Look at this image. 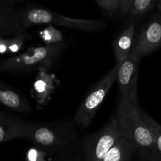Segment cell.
<instances>
[{
    "mask_svg": "<svg viewBox=\"0 0 161 161\" xmlns=\"http://www.w3.org/2000/svg\"><path fill=\"white\" fill-rule=\"evenodd\" d=\"M135 23L136 18L132 19L116 38L113 43L116 64L119 66L127 59L129 53L131 51L135 39Z\"/></svg>",
    "mask_w": 161,
    "mask_h": 161,
    "instance_id": "30bf717a",
    "label": "cell"
},
{
    "mask_svg": "<svg viewBox=\"0 0 161 161\" xmlns=\"http://www.w3.org/2000/svg\"><path fill=\"white\" fill-rule=\"evenodd\" d=\"M53 161H86L81 139H78L56 154Z\"/></svg>",
    "mask_w": 161,
    "mask_h": 161,
    "instance_id": "2e32d148",
    "label": "cell"
},
{
    "mask_svg": "<svg viewBox=\"0 0 161 161\" xmlns=\"http://www.w3.org/2000/svg\"><path fill=\"white\" fill-rule=\"evenodd\" d=\"M47 154L39 148L34 147L30 148L27 152V161H47L46 157Z\"/></svg>",
    "mask_w": 161,
    "mask_h": 161,
    "instance_id": "ffe728a7",
    "label": "cell"
},
{
    "mask_svg": "<svg viewBox=\"0 0 161 161\" xmlns=\"http://www.w3.org/2000/svg\"><path fill=\"white\" fill-rule=\"evenodd\" d=\"M161 47V19L149 20L134 39L131 52L140 58L153 53Z\"/></svg>",
    "mask_w": 161,
    "mask_h": 161,
    "instance_id": "ba28073f",
    "label": "cell"
},
{
    "mask_svg": "<svg viewBox=\"0 0 161 161\" xmlns=\"http://www.w3.org/2000/svg\"><path fill=\"white\" fill-rule=\"evenodd\" d=\"M116 118L123 137L136 146L142 157L149 161H158L153 135L142 118L138 108L123 96H119Z\"/></svg>",
    "mask_w": 161,
    "mask_h": 161,
    "instance_id": "6da1fadb",
    "label": "cell"
},
{
    "mask_svg": "<svg viewBox=\"0 0 161 161\" xmlns=\"http://www.w3.org/2000/svg\"><path fill=\"white\" fill-rule=\"evenodd\" d=\"M75 125L73 120L65 119L28 123L25 139L44 151L47 156L56 155L79 139Z\"/></svg>",
    "mask_w": 161,
    "mask_h": 161,
    "instance_id": "7a4b0ae2",
    "label": "cell"
},
{
    "mask_svg": "<svg viewBox=\"0 0 161 161\" xmlns=\"http://www.w3.org/2000/svg\"><path fill=\"white\" fill-rule=\"evenodd\" d=\"M137 150L135 145L122 137L110 149L103 161H130Z\"/></svg>",
    "mask_w": 161,
    "mask_h": 161,
    "instance_id": "5bb4252c",
    "label": "cell"
},
{
    "mask_svg": "<svg viewBox=\"0 0 161 161\" xmlns=\"http://www.w3.org/2000/svg\"><path fill=\"white\" fill-rule=\"evenodd\" d=\"M157 6H158L159 9H160V11L161 12V0H158V2H157Z\"/></svg>",
    "mask_w": 161,
    "mask_h": 161,
    "instance_id": "cb8c5ba5",
    "label": "cell"
},
{
    "mask_svg": "<svg viewBox=\"0 0 161 161\" xmlns=\"http://www.w3.org/2000/svg\"><path fill=\"white\" fill-rule=\"evenodd\" d=\"M39 36L46 45H53L64 41V36L61 30L58 29L53 25H49L44 29L41 30Z\"/></svg>",
    "mask_w": 161,
    "mask_h": 161,
    "instance_id": "ac0fdd59",
    "label": "cell"
},
{
    "mask_svg": "<svg viewBox=\"0 0 161 161\" xmlns=\"http://www.w3.org/2000/svg\"><path fill=\"white\" fill-rule=\"evenodd\" d=\"M14 6H0V37H14L27 32L19 25Z\"/></svg>",
    "mask_w": 161,
    "mask_h": 161,
    "instance_id": "4fadbf2b",
    "label": "cell"
},
{
    "mask_svg": "<svg viewBox=\"0 0 161 161\" xmlns=\"http://www.w3.org/2000/svg\"><path fill=\"white\" fill-rule=\"evenodd\" d=\"M158 0H134L129 14L133 18L142 16L153 8Z\"/></svg>",
    "mask_w": 161,
    "mask_h": 161,
    "instance_id": "d6986e66",
    "label": "cell"
},
{
    "mask_svg": "<svg viewBox=\"0 0 161 161\" xmlns=\"http://www.w3.org/2000/svg\"><path fill=\"white\" fill-rule=\"evenodd\" d=\"M141 58L130 51L127 59L119 66L117 74L120 96L128 99L136 108L140 106L138 99V64Z\"/></svg>",
    "mask_w": 161,
    "mask_h": 161,
    "instance_id": "52a82bcc",
    "label": "cell"
},
{
    "mask_svg": "<svg viewBox=\"0 0 161 161\" xmlns=\"http://www.w3.org/2000/svg\"><path fill=\"white\" fill-rule=\"evenodd\" d=\"M27 124L18 116L0 111V143L25 138Z\"/></svg>",
    "mask_w": 161,
    "mask_h": 161,
    "instance_id": "9c48e42d",
    "label": "cell"
},
{
    "mask_svg": "<svg viewBox=\"0 0 161 161\" xmlns=\"http://www.w3.org/2000/svg\"><path fill=\"white\" fill-rule=\"evenodd\" d=\"M138 112L141 115L142 118L144 122L147 125L153 134L155 139L156 145H157V153H158V161H161V125L154 119H153L145 110H143L141 107L138 108Z\"/></svg>",
    "mask_w": 161,
    "mask_h": 161,
    "instance_id": "e0dca14e",
    "label": "cell"
},
{
    "mask_svg": "<svg viewBox=\"0 0 161 161\" xmlns=\"http://www.w3.org/2000/svg\"><path fill=\"white\" fill-rule=\"evenodd\" d=\"M67 47L65 41L53 45L31 47L24 53L0 61V72L24 73L50 70L58 63Z\"/></svg>",
    "mask_w": 161,
    "mask_h": 161,
    "instance_id": "3957f363",
    "label": "cell"
},
{
    "mask_svg": "<svg viewBox=\"0 0 161 161\" xmlns=\"http://www.w3.org/2000/svg\"><path fill=\"white\" fill-rule=\"evenodd\" d=\"M99 6L108 12H115L119 10L120 0H95Z\"/></svg>",
    "mask_w": 161,
    "mask_h": 161,
    "instance_id": "44dd1931",
    "label": "cell"
},
{
    "mask_svg": "<svg viewBox=\"0 0 161 161\" xmlns=\"http://www.w3.org/2000/svg\"><path fill=\"white\" fill-rule=\"evenodd\" d=\"M119 65L115 64L109 72L105 74L88 92L77 108L73 117V122L82 127L91 125L99 107L108 94L115 82L117 80Z\"/></svg>",
    "mask_w": 161,
    "mask_h": 161,
    "instance_id": "5b68a950",
    "label": "cell"
},
{
    "mask_svg": "<svg viewBox=\"0 0 161 161\" xmlns=\"http://www.w3.org/2000/svg\"><path fill=\"white\" fill-rule=\"evenodd\" d=\"M20 1H22V0H0V6H3V5L14 6L16 3H19Z\"/></svg>",
    "mask_w": 161,
    "mask_h": 161,
    "instance_id": "603a6c76",
    "label": "cell"
},
{
    "mask_svg": "<svg viewBox=\"0 0 161 161\" xmlns=\"http://www.w3.org/2000/svg\"><path fill=\"white\" fill-rule=\"evenodd\" d=\"M16 17L19 25L25 30L38 25H58L83 31H101L106 27V24L99 19L72 18L35 5H28L21 9H17Z\"/></svg>",
    "mask_w": 161,
    "mask_h": 161,
    "instance_id": "277c9868",
    "label": "cell"
},
{
    "mask_svg": "<svg viewBox=\"0 0 161 161\" xmlns=\"http://www.w3.org/2000/svg\"><path fill=\"white\" fill-rule=\"evenodd\" d=\"M0 105L18 113H31V107L27 99L2 81H0Z\"/></svg>",
    "mask_w": 161,
    "mask_h": 161,
    "instance_id": "8fae6325",
    "label": "cell"
},
{
    "mask_svg": "<svg viewBox=\"0 0 161 161\" xmlns=\"http://www.w3.org/2000/svg\"><path fill=\"white\" fill-rule=\"evenodd\" d=\"M31 38L27 32L14 37H0V55L17 53Z\"/></svg>",
    "mask_w": 161,
    "mask_h": 161,
    "instance_id": "9a60e30c",
    "label": "cell"
},
{
    "mask_svg": "<svg viewBox=\"0 0 161 161\" xmlns=\"http://www.w3.org/2000/svg\"><path fill=\"white\" fill-rule=\"evenodd\" d=\"M54 75L48 70L40 69L37 72L34 83L33 92L36 100L39 105H44L50 100L54 90Z\"/></svg>",
    "mask_w": 161,
    "mask_h": 161,
    "instance_id": "7c38bea8",
    "label": "cell"
},
{
    "mask_svg": "<svg viewBox=\"0 0 161 161\" xmlns=\"http://www.w3.org/2000/svg\"><path fill=\"white\" fill-rule=\"evenodd\" d=\"M122 137L116 116L95 133L86 134L81 139L85 160L103 161L110 149Z\"/></svg>",
    "mask_w": 161,
    "mask_h": 161,
    "instance_id": "8992f818",
    "label": "cell"
},
{
    "mask_svg": "<svg viewBox=\"0 0 161 161\" xmlns=\"http://www.w3.org/2000/svg\"><path fill=\"white\" fill-rule=\"evenodd\" d=\"M134 0H120V6H119V12L121 14H129L131 5Z\"/></svg>",
    "mask_w": 161,
    "mask_h": 161,
    "instance_id": "7402d4cb",
    "label": "cell"
}]
</instances>
